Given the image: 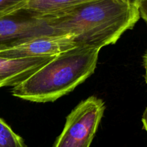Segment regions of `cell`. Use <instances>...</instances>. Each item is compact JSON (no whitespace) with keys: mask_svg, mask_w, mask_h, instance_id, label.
<instances>
[{"mask_svg":"<svg viewBox=\"0 0 147 147\" xmlns=\"http://www.w3.org/2000/svg\"><path fill=\"white\" fill-rule=\"evenodd\" d=\"M41 17L55 33L74 36L79 47L99 50L115 44L140 18L127 0H93Z\"/></svg>","mask_w":147,"mask_h":147,"instance_id":"1","label":"cell"},{"mask_svg":"<svg viewBox=\"0 0 147 147\" xmlns=\"http://www.w3.org/2000/svg\"><path fill=\"white\" fill-rule=\"evenodd\" d=\"M100 50L76 47L50 61L11 89V95L35 103L54 102L73 91L95 72Z\"/></svg>","mask_w":147,"mask_h":147,"instance_id":"2","label":"cell"},{"mask_svg":"<svg viewBox=\"0 0 147 147\" xmlns=\"http://www.w3.org/2000/svg\"><path fill=\"white\" fill-rule=\"evenodd\" d=\"M105 109L103 100L96 96L80 102L67 116L64 129L53 147H90Z\"/></svg>","mask_w":147,"mask_h":147,"instance_id":"3","label":"cell"},{"mask_svg":"<svg viewBox=\"0 0 147 147\" xmlns=\"http://www.w3.org/2000/svg\"><path fill=\"white\" fill-rule=\"evenodd\" d=\"M55 33L42 17L24 8L0 16V52L34 37Z\"/></svg>","mask_w":147,"mask_h":147,"instance_id":"4","label":"cell"},{"mask_svg":"<svg viewBox=\"0 0 147 147\" xmlns=\"http://www.w3.org/2000/svg\"><path fill=\"white\" fill-rule=\"evenodd\" d=\"M78 46L72 34L53 33L39 36L0 52L6 58L55 57Z\"/></svg>","mask_w":147,"mask_h":147,"instance_id":"5","label":"cell"},{"mask_svg":"<svg viewBox=\"0 0 147 147\" xmlns=\"http://www.w3.org/2000/svg\"><path fill=\"white\" fill-rule=\"evenodd\" d=\"M53 57L6 58L0 57V88L17 86Z\"/></svg>","mask_w":147,"mask_h":147,"instance_id":"6","label":"cell"},{"mask_svg":"<svg viewBox=\"0 0 147 147\" xmlns=\"http://www.w3.org/2000/svg\"><path fill=\"white\" fill-rule=\"evenodd\" d=\"M90 1L93 0H28L21 8L41 16Z\"/></svg>","mask_w":147,"mask_h":147,"instance_id":"7","label":"cell"},{"mask_svg":"<svg viewBox=\"0 0 147 147\" xmlns=\"http://www.w3.org/2000/svg\"><path fill=\"white\" fill-rule=\"evenodd\" d=\"M0 147H27L24 139L0 118Z\"/></svg>","mask_w":147,"mask_h":147,"instance_id":"8","label":"cell"},{"mask_svg":"<svg viewBox=\"0 0 147 147\" xmlns=\"http://www.w3.org/2000/svg\"><path fill=\"white\" fill-rule=\"evenodd\" d=\"M27 1L28 0H0V16L21 8Z\"/></svg>","mask_w":147,"mask_h":147,"instance_id":"9","label":"cell"},{"mask_svg":"<svg viewBox=\"0 0 147 147\" xmlns=\"http://www.w3.org/2000/svg\"><path fill=\"white\" fill-rule=\"evenodd\" d=\"M137 7L140 17L147 23V0H140Z\"/></svg>","mask_w":147,"mask_h":147,"instance_id":"10","label":"cell"},{"mask_svg":"<svg viewBox=\"0 0 147 147\" xmlns=\"http://www.w3.org/2000/svg\"><path fill=\"white\" fill-rule=\"evenodd\" d=\"M142 64H143V67L144 68V79L145 82L147 84V49L146 51L144 53L143 56H142Z\"/></svg>","mask_w":147,"mask_h":147,"instance_id":"11","label":"cell"},{"mask_svg":"<svg viewBox=\"0 0 147 147\" xmlns=\"http://www.w3.org/2000/svg\"><path fill=\"white\" fill-rule=\"evenodd\" d=\"M142 123H143V129H144L145 131L147 134V106L145 109L144 111L143 115H142Z\"/></svg>","mask_w":147,"mask_h":147,"instance_id":"12","label":"cell"},{"mask_svg":"<svg viewBox=\"0 0 147 147\" xmlns=\"http://www.w3.org/2000/svg\"><path fill=\"white\" fill-rule=\"evenodd\" d=\"M127 1H129L130 4H133V5H135V6H136V7H137L138 4H139V1H140V0H127Z\"/></svg>","mask_w":147,"mask_h":147,"instance_id":"13","label":"cell"}]
</instances>
